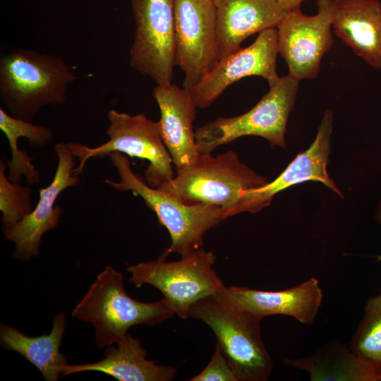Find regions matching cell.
I'll return each mask as SVG.
<instances>
[{
  "mask_svg": "<svg viewBox=\"0 0 381 381\" xmlns=\"http://www.w3.org/2000/svg\"><path fill=\"white\" fill-rule=\"evenodd\" d=\"M0 129L4 133H12L28 140L30 146L36 149L47 147L54 139L52 130L9 115L0 109Z\"/></svg>",
  "mask_w": 381,
  "mask_h": 381,
  "instance_id": "cell-24",
  "label": "cell"
},
{
  "mask_svg": "<svg viewBox=\"0 0 381 381\" xmlns=\"http://www.w3.org/2000/svg\"><path fill=\"white\" fill-rule=\"evenodd\" d=\"M318 13L303 14L300 8L286 13L277 26L278 53L289 75L301 80L315 78L324 55L334 44L332 0H317Z\"/></svg>",
  "mask_w": 381,
  "mask_h": 381,
  "instance_id": "cell-11",
  "label": "cell"
},
{
  "mask_svg": "<svg viewBox=\"0 0 381 381\" xmlns=\"http://www.w3.org/2000/svg\"><path fill=\"white\" fill-rule=\"evenodd\" d=\"M267 183L265 176L243 163L230 150L214 157L209 153L200 154L189 169L157 188L187 205L219 206L226 219L236 215L244 192Z\"/></svg>",
  "mask_w": 381,
  "mask_h": 381,
  "instance_id": "cell-5",
  "label": "cell"
},
{
  "mask_svg": "<svg viewBox=\"0 0 381 381\" xmlns=\"http://www.w3.org/2000/svg\"><path fill=\"white\" fill-rule=\"evenodd\" d=\"M378 219H379V221L381 222V203H380V210H379V214H378ZM375 258H376L375 260L377 262H381V255H377Z\"/></svg>",
  "mask_w": 381,
  "mask_h": 381,
  "instance_id": "cell-27",
  "label": "cell"
},
{
  "mask_svg": "<svg viewBox=\"0 0 381 381\" xmlns=\"http://www.w3.org/2000/svg\"><path fill=\"white\" fill-rule=\"evenodd\" d=\"M77 79L62 58L16 47L0 59V98L13 117L32 121L44 107L63 104Z\"/></svg>",
  "mask_w": 381,
  "mask_h": 381,
  "instance_id": "cell-1",
  "label": "cell"
},
{
  "mask_svg": "<svg viewBox=\"0 0 381 381\" xmlns=\"http://www.w3.org/2000/svg\"><path fill=\"white\" fill-rule=\"evenodd\" d=\"M174 20L176 64L190 89L219 60L214 0H175Z\"/></svg>",
  "mask_w": 381,
  "mask_h": 381,
  "instance_id": "cell-10",
  "label": "cell"
},
{
  "mask_svg": "<svg viewBox=\"0 0 381 381\" xmlns=\"http://www.w3.org/2000/svg\"><path fill=\"white\" fill-rule=\"evenodd\" d=\"M135 22L131 66L157 85L172 83L176 64L175 0H131Z\"/></svg>",
  "mask_w": 381,
  "mask_h": 381,
  "instance_id": "cell-9",
  "label": "cell"
},
{
  "mask_svg": "<svg viewBox=\"0 0 381 381\" xmlns=\"http://www.w3.org/2000/svg\"><path fill=\"white\" fill-rule=\"evenodd\" d=\"M66 316L61 312L54 318L49 334L29 337L6 324L0 325L1 346L17 352L35 365L47 381H56L61 368L66 365V356L60 352L66 329Z\"/></svg>",
  "mask_w": 381,
  "mask_h": 381,
  "instance_id": "cell-20",
  "label": "cell"
},
{
  "mask_svg": "<svg viewBox=\"0 0 381 381\" xmlns=\"http://www.w3.org/2000/svg\"><path fill=\"white\" fill-rule=\"evenodd\" d=\"M119 180L106 179L104 182L117 191H130L140 197L157 215L161 225L169 231L171 244L164 250L169 255L185 256L202 248L205 234L226 219L222 207L208 204L187 205L167 192L149 186L131 169L126 155L114 152L108 155Z\"/></svg>",
  "mask_w": 381,
  "mask_h": 381,
  "instance_id": "cell-4",
  "label": "cell"
},
{
  "mask_svg": "<svg viewBox=\"0 0 381 381\" xmlns=\"http://www.w3.org/2000/svg\"><path fill=\"white\" fill-rule=\"evenodd\" d=\"M333 121L332 110L326 109L315 138L309 147L299 152L274 180L244 192L239 200L236 214L246 212H259L271 204L277 193L309 181L320 182L343 198V193L327 172Z\"/></svg>",
  "mask_w": 381,
  "mask_h": 381,
  "instance_id": "cell-14",
  "label": "cell"
},
{
  "mask_svg": "<svg viewBox=\"0 0 381 381\" xmlns=\"http://www.w3.org/2000/svg\"><path fill=\"white\" fill-rule=\"evenodd\" d=\"M299 80L287 74L270 87L250 110L234 117H218L195 131L200 154L247 135L261 137L273 147H286V124L297 97Z\"/></svg>",
  "mask_w": 381,
  "mask_h": 381,
  "instance_id": "cell-7",
  "label": "cell"
},
{
  "mask_svg": "<svg viewBox=\"0 0 381 381\" xmlns=\"http://www.w3.org/2000/svg\"><path fill=\"white\" fill-rule=\"evenodd\" d=\"M380 381H381V379H380Z\"/></svg>",
  "mask_w": 381,
  "mask_h": 381,
  "instance_id": "cell-28",
  "label": "cell"
},
{
  "mask_svg": "<svg viewBox=\"0 0 381 381\" xmlns=\"http://www.w3.org/2000/svg\"><path fill=\"white\" fill-rule=\"evenodd\" d=\"M107 117L106 134L109 140L106 143L94 147L67 143L79 160L75 173L80 175L90 158H102L118 152L148 162L144 179L152 187L157 188L174 178L173 162L163 140L159 121H152L145 114L131 115L115 109L109 110Z\"/></svg>",
  "mask_w": 381,
  "mask_h": 381,
  "instance_id": "cell-6",
  "label": "cell"
},
{
  "mask_svg": "<svg viewBox=\"0 0 381 381\" xmlns=\"http://www.w3.org/2000/svg\"><path fill=\"white\" fill-rule=\"evenodd\" d=\"M57 167L53 180L48 186L40 190L39 201L32 211L10 228H2L4 240L14 243L13 258L29 260L39 254L43 235L57 227L62 209L55 202L66 189L76 186L80 181L75 173V156L67 143L54 145Z\"/></svg>",
  "mask_w": 381,
  "mask_h": 381,
  "instance_id": "cell-12",
  "label": "cell"
},
{
  "mask_svg": "<svg viewBox=\"0 0 381 381\" xmlns=\"http://www.w3.org/2000/svg\"><path fill=\"white\" fill-rule=\"evenodd\" d=\"M190 381H238L227 358L217 344L215 351L205 368Z\"/></svg>",
  "mask_w": 381,
  "mask_h": 381,
  "instance_id": "cell-25",
  "label": "cell"
},
{
  "mask_svg": "<svg viewBox=\"0 0 381 381\" xmlns=\"http://www.w3.org/2000/svg\"><path fill=\"white\" fill-rule=\"evenodd\" d=\"M164 251L155 260L128 265L129 282L136 287L150 284L159 289L176 315L188 318L190 307L199 300L221 290L224 284L213 268L216 255L202 247L167 261Z\"/></svg>",
  "mask_w": 381,
  "mask_h": 381,
  "instance_id": "cell-8",
  "label": "cell"
},
{
  "mask_svg": "<svg viewBox=\"0 0 381 381\" xmlns=\"http://www.w3.org/2000/svg\"><path fill=\"white\" fill-rule=\"evenodd\" d=\"M335 35L365 64L381 71V2L332 0Z\"/></svg>",
  "mask_w": 381,
  "mask_h": 381,
  "instance_id": "cell-18",
  "label": "cell"
},
{
  "mask_svg": "<svg viewBox=\"0 0 381 381\" xmlns=\"http://www.w3.org/2000/svg\"><path fill=\"white\" fill-rule=\"evenodd\" d=\"M175 314L164 297L153 303L131 298L125 291L121 272L107 265L74 307L71 315L94 326L96 346L102 349L119 343L133 325L154 326Z\"/></svg>",
  "mask_w": 381,
  "mask_h": 381,
  "instance_id": "cell-3",
  "label": "cell"
},
{
  "mask_svg": "<svg viewBox=\"0 0 381 381\" xmlns=\"http://www.w3.org/2000/svg\"><path fill=\"white\" fill-rule=\"evenodd\" d=\"M219 59L252 35L277 28L288 11L276 0H214Z\"/></svg>",
  "mask_w": 381,
  "mask_h": 381,
  "instance_id": "cell-17",
  "label": "cell"
},
{
  "mask_svg": "<svg viewBox=\"0 0 381 381\" xmlns=\"http://www.w3.org/2000/svg\"><path fill=\"white\" fill-rule=\"evenodd\" d=\"M349 347L363 366L368 381H380L381 294L368 298Z\"/></svg>",
  "mask_w": 381,
  "mask_h": 381,
  "instance_id": "cell-22",
  "label": "cell"
},
{
  "mask_svg": "<svg viewBox=\"0 0 381 381\" xmlns=\"http://www.w3.org/2000/svg\"><path fill=\"white\" fill-rule=\"evenodd\" d=\"M279 5L285 11H289L300 8L301 3L306 0H276Z\"/></svg>",
  "mask_w": 381,
  "mask_h": 381,
  "instance_id": "cell-26",
  "label": "cell"
},
{
  "mask_svg": "<svg viewBox=\"0 0 381 381\" xmlns=\"http://www.w3.org/2000/svg\"><path fill=\"white\" fill-rule=\"evenodd\" d=\"M152 96L159 108L163 140L176 174H180L189 169L200 155L193 130L197 105L188 89L172 83L157 85Z\"/></svg>",
  "mask_w": 381,
  "mask_h": 381,
  "instance_id": "cell-15",
  "label": "cell"
},
{
  "mask_svg": "<svg viewBox=\"0 0 381 381\" xmlns=\"http://www.w3.org/2000/svg\"><path fill=\"white\" fill-rule=\"evenodd\" d=\"M188 318L213 331L238 381H266L273 364L260 332V317L243 309L226 293L225 286L190 308Z\"/></svg>",
  "mask_w": 381,
  "mask_h": 381,
  "instance_id": "cell-2",
  "label": "cell"
},
{
  "mask_svg": "<svg viewBox=\"0 0 381 381\" xmlns=\"http://www.w3.org/2000/svg\"><path fill=\"white\" fill-rule=\"evenodd\" d=\"M278 54L277 28L262 31L253 44L219 59L196 85L188 89L197 107H210L229 86L246 77L260 76L270 87L274 85L280 78Z\"/></svg>",
  "mask_w": 381,
  "mask_h": 381,
  "instance_id": "cell-13",
  "label": "cell"
},
{
  "mask_svg": "<svg viewBox=\"0 0 381 381\" xmlns=\"http://www.w3.org/2000/svg\"><path fill=\"white\" fill-rule=\"evenodd\" d=\"M6 159L0 160V210L2 228H10L21 221L32 210V190L28 186L9 180Z\"/></svg>",
  "mask_w": 381,
  "mask_h": 381,
  "instance_id": "cell-23",
  "label": "cell"
},
{
  "mask_svg": "<svg viewBox=\"0 0 381 381\" xmlns=\"http://www.w3.org/2000/svg\"><path fill=\"white\" fill-rule=\"evenodd\" d=\"M117 347L107 346L99 361L69 365L61 368V376L85 371H98L119 381H169L175 378L177 370L173 366L159 365L146 358L147 351L138 339L127 334Z\"/></svg>",
  "mask_w": 381,
  "mask_h": 381,
  "instance_id": "cell-19",
  "label": "cell"
},
{
  "mask_svg": "<svg viewBox=\"0 0 381 381\" xmlns=\"http://www.w3.org/2000/svg\"><path fill=\"white\" fill-rule=\"evenodd\" d=\"M284 362L305 370L313 381H368L365 371L349 345L339 341H331L310 356L287 358Z\"/></svg>",
  "mask_w": 381,
  "mask_h": 381,
  "instance_id": "cell-21",
  "label": "cell"
},
{
  "mask_svg": "<svg viewBox=\"0 0 381 381\" xmlns=\"http://www.w3.org/2000/svg\"><path fill=\"white\" fill-rule=\"evenodd\" d=\"M225 291L239 306L262 319L282 315L307 325L314 322L323 299L320 282L315 277L281 291L234 286H225Z\"/></svg>",
  "mask_w": 381,
  "mask_h": 381,
  "instance_id": "cell-16",
  "label": "cell"
}]
</instances>
